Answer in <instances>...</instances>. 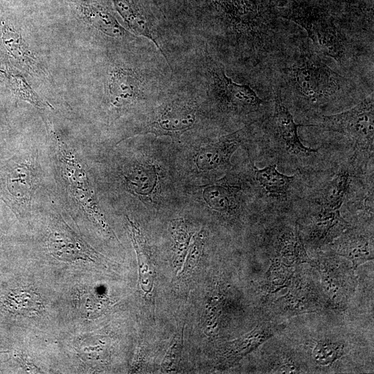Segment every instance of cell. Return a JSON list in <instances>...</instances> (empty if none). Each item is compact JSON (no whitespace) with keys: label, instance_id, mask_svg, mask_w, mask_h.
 <instances>
[{"label":"cell","instance_id":"cell-5","mask_svg":"<svg viewBox=\"0 0 374 374\" xmlns=\"http://www.w3.org/2000/svg\"><path fill=\"white\" fill-rule=\"evenodd\" d=\"M195 118L196 107L192 101L174 99L159 107L141 134L179 136L193 127Z\"/></svg>","mask_w":374,"mask_h":374},{"label":"cell","instance_id":"cell-9","mask_svg":"<svg viewBox=\"0 0 374 374\" xmlns=\"http://www.w3.org/2000/svg\"><path fill=\"white\" fill-rule=\"evenodd\" d=\"M270 124L277 141L288 154L305 157L317 152L301 143L298 134V127L301 125L295 123L292 114L283 103L279 95L276 97Z\"/></svg>","mask_w":374,"mask_h":374},{"label":"cell","instance_id":"cell-19","mask_svg":"<svg viewBox=\"0 0 374 374\" xmlns=\"http://www.w3.org/2000/svg\"><path fill=\"white\" fill-rule=\"evenodd\" d=\"M255 179L259 186L269 196L286 199L287 193L293 184L294 175H287L279 172L276 164L262 168L253 166Z\"/></svg>","mask_w":374,"mask_h":374},{"label":"cell","instance_id":"cell-27","mask_svg":"<svg viewBox=\"0 0 374 374\" xmlns=\"http://www.w3.org/2000/svg\"><path fill=\"white\" fill-rule=\"evenodd\" d=\"M211 193V203L217 210L228 212L235 207L234 194L227 187L215 186Z\"/></svg>","mask_w":374,"mask_h":374},{"label":"cell","instance_id":"cell-22","mask_svg":"<svg viewBox=\"0 0 374 374\" xmlns=\"http://www.w3.org/2000/svg\"><path fill=\"white\" fill-rule=\"evenodd\" d=\"M48 247L53 256L62 260L85 259L83 247L75 240L62 232H52L48 239Z\"/></svg>","mask_w":374,"mask_h":374},{"label":"cell","instance_id":"cell-23","mask_svg":"<svg viewBox=\"0 0 374 374\" xmlns=\"http://www.w3.org/2000/svg\"><path fill=\"white\" fill-rule=\"evenodd\" d=\"M6 75L8 85L14 95L20 100L27 101L38 107H43L44 103L35 93L23 75L10 66L6 68Z\"/></svg>","mask_w":374,"mask_h":374},{"label":"cell","instance_id":"cell-3","mask_svg":"<svg viewBox=\"0 0 374 374\" xmlns=\"http://www.w3.org/2000/svg\"><path fill=\"white\" fill-rule=\"evenodd\" d=\"M286 18L301 26L321 53L340 60L345 51L344 37L331 19L319 8L299 5L291 8Z\"/></svg>","mask_w":374,"mask_h":374},{"label":"cell","instance_id":"cell-24","mask_svg":"<svg viewBox=\"0 0 374 374\" xmlns=\"http://www.w3.org/2000/svg\"><path fill=\"white\" fill-rule=\"evenodd\" d=\"M131 224V229L132 232V239L133 243L137 253L139 266V273L141 279V284L143 283L145 285H148L152 287L153 281V277L151 274L148 271V268L150 265L149 256H148L147 251L145 250V244L142 240V238L140 233V231L138 228L130 220ZM151 288V287H150Z\"/></svg>","mask_w":374,"mask_h":374},{"label":"cell","instance_id":"cell-7","mask_svg":"<svg viewBox=\"0 0 374 374\" xmlns=\"http://www.w3.org/2000/svg\"><path fill=\"white\" fill-rule=\"evenodd\" d=\"M212 87L220 103L229 110L238 114L257 111L262 101L247 84L235 82L226 75L222 64L215 63L211 71Z\"/></svg>","mask_w":374,"mask_h":374},{"label":"cell","instance_id":"cell-15","mask_svg":"<svg viewBox=\"0 0 374 374\" xmlns=\"http://www.w3.org/2000/svg\"><path fill=\"white\" fill-rule=\"evenodd\" d=\"M240 143V131H238L205 145L197 156V166L201 170H208L227 164Z\"/></svg>","mask_w":374,"mask_h":374},{"label":"cell","instance_id":"cell-20","mask_svg":"<svg viewBox=\"0 0 374 374\" xmlns=\"http://www.w3.org/2000/svg\"><path fill=\"white\" fill-rule=\"evenodd\" d=\"M274 334L271 324H261L242 337L232 341L225 353V357L229 361H235L249 353Z\"/></svg>","mask_w":374,"mask_h":374},{"label":"cell","instance_id":"cell-21","mask_svg":"<svg viewBox=\"0 0 374 374\" xmlns=\"http://www.w3.org/2000/svg\"><path fill=\"white\" fill-rule=\"evenodd\" d=\"M350 175L346 169L339 170L322 190L318 202L320 208L340 210L349 188Z\"/></svg>","mask_w":374,"mask_h":374},{"label":"cell","instance_id":"cell-8","mask_svg":"<svg viewBox=\"0 0 374 374\" xmlns=\"http://www.w3.org/2000/svg\"><path fill=\"white\" fill-rule=\"evenodd\" d=\"M314 267L319 271L322 285L332 304L343 305L354 291L355 277L351 270L332 258H320Z\"/></svg>","mask_w":374,"mask_h":374},{"label":"cell","instance_id":"cell-25","mask_svg":"<svg viewBox=\"0 0 374 374\" xmlns=\"http://www.w3.org/2000/svg\"><path fill=\"white\" fill-rule=\"evenodd\" d=\"M344 345L330 341H319L313 350L316 362L321 365L332 364L344 353Z\"/></svg>","mask_w":374,"mask_h":374},{"label":"cell","instance_id":"cell-12","mask_svg":"<svg viewBox=\"0 0 374 374\" xmlns=\"http://www.w3.org/2000/svg\"><path fill=\"white\" fill-rule=\"evenodd\" d=\"M143 81L131 69L118 67L112 71L109 83L110 101L116 107L132 103L142 93Z\"/></svg>","mask_w":374,"mask_h":374},{"label":"cell","instance_id":"cell-1","mask_svg":"<svg viewBox=\"0 0 374 374\" xmlns=\"http://www.w3.org/2000/svg\"><path fill=\"white\" fill-rule=\"evenodd\" d=\"M288 79L299 96L320 105L335 96L345 79L317 57L303 56L288 69Z\"/></svg>","mask_w":374,"mask_h":374},{"label":"cell","instance_id":"cell-32","mask_svg":"<svg viewBox=\"0 0 374 374\" xmlns=\"http://www.w3.org/2000/svg\"><path fill=\"white\" fill-rule=\"evenodd\" d=\"M153 1V3L158 7V8H160L159 6V4L157 1V0H152Z\"/></svg>","mask_w":374,"mask_h":374},{"label":"cell","instance_id":"cell-13","mask_svg":"<svg viewBox=\"0 0 374 374\" xmlns=\"http://www.w3.org/2000/svg\"><path fill=\"white\" fill-rule=\"evenodd\" d=\"M116 11L125 21L129 27L136 34L151 40L165 57L166 54L158 43L149 20L148 10L142 0H112Z\"/></svg>","mask_w":374,"mask_h":374},{"label":"cell","instance_id":"cell-6","mask_svg":"<svg viewBox=\"0 0 374 374\" xmlns=\"http://www.w3.org/2000/svg\"><path fill=\"white\" fill-rule=\"evenodd\" d=\"M61 171L77 202L95 220L103 218L87 173L77 156L62 141H57Z\"/></svg>","mask_w":374,"mask_h":374},{"label":"cell","instance_id":"cell-16","mask_svg":"<svg viewBox=\"0 0 374 374\" xmlns=\"http://www.w3.org/2000/svg\"><path fill=\"white\" fill-rule=\"evenodd\" d=\"M348 225L341 216L340 210L319 208L312 217L309 238L316 244H324L339 236Z\"/></svg>","mask_w":374,"mask_h":374},{"label":"cell","instance_id":"cell-14","mask_svg":"<svg viewBox=\"0 0 374 374\" xmlns=\"http://www.w3.org/2000/svg\"><path fill=\"white\" fill-rule=\"evenodd\" d=\"M334 252L351 261L353 269L373 259V240L358 232L348 231L339 235L332 244Z\"/></svg>","mask_w":374,"mask_h":374},{"label":"cell","instance_id":"cell-30","mask_svg":"<svg viewBox=\"0 0 374 374\" xmlns=\"http://www.w3.org/2000/svg\"><path fill=\"white\" fill-rule=\"evenodd\" d=\"M288 0H269V2L275 6L283 7L287 5Z\"/></svg>","mask_w":374,"mask_h":374},{"label":"cell","instance_id":"cell-10","mask_svg":"<svg viewBox=\"0 0 374 374\" xmlns=\"http://www.w3.org/2000/svg\"><path fill=\"white\" fill-rule=\"evenodd\" d=\"M318 294L305 277L296 276L293 278L287 294L278 300L275 305L280 313L291 315L315 312L323 305Z\"/></svg>","mask_w":374,"mask_h":374},{"label":"cell","instance_id":"cell-26","mask_svg":"<svg viewBox=\"0 0 374 374\" xmlns=\"http://www.w3.org/2000/svg\"><path fill=\"white\" fill-rule=\"evenodd\" d=\"M289 267L282 264L277 260L271 264L267 277V286L270 292H276L287 285L292 277Z\"/></svg>","mask_w":374,"mask_h":374},{"label":"cell","instance_id":"cell-11","mask_svg":"<svg viewBox=\"0 0 374 374\" xmlns=\"http://www.w3.org/2000/svg\"><path fill=\"white\" fill-rule=\"evenodd\" d=\"M72 7L85 21L113 37H123L127 33L109 7L97 0H70Z\"/></svg>","mask_w":374,"mask_h":374},{"label":"cell","instance_id":"cell-29","mask_svg":"<svg viewBox=\"0 0 374 374\" xmlns=\"http://www.w3.org/2000/svg\"><path fill=\"white\" fill-rule=\"evenodd\" d=\"M7 11L6 10V8L0 4V27L1 26L2 22L5 20V19L8 16L6 15Z\"/></svg>","mask_w":374,"mask_h":374},{"label":"cell","instance_id":"cell-31","mask_svg":"<svg viewBox=\"0 0 374 374\" xmlns=\"http://www.w3.org/2000/svg\"><path fill=\"white\" fill-rule=\"evenodd\" d=\"M5 75H6V70L2 68L0 63V76L5 78Z\"/></svg>","mask_w":374,"mask_h":374},{"label":"cell","instance_id":"cell-17","mask_svg":"<svg viewBox=\"0 0 374 374\" xmlns=\"http://www.w3.org/2000/svg\"><path fill=\"white\" fill-rule=\"evenodd\" d=\"M276 260L287 267L301 263L315 265L305 251L296 226L288 227L280 233L276 244Z\"/></svg>","mask_w":374,"mask_h":374},{"label":"cell","instance_id":"cell-28","mask_svg":"<svg viewBox=\"0 0 374 374\" xmlns=\"http://www.w3.org/2000/svg\"><path fill=\"white\" fill-rule=\"evenodd\" d=\"M5 150V138L3 136V130H1V124L0 121V160L5 159L3 152Z\"/></svg>","mask_w":374,"mask_h":374},{"label":"cell","instance_id":"cell-2","mask_svg":"<svg viewBox=\"0 0 374 374\" xmlns=\"http://www.w3.org/2000/svg\"><path fill=\"white\" fill-rule=\"evenodd\" d=\"M373 94L353 107L335 114L323 116L318 124L310 125L348 136L355 147L373 153L374 136Z\"/></svg>","mask_w":374,"mask_h":374},{"label":"cell","instance_id":"cell-18","mask_svg":"<svg viewBox=\"0 0 374 374\" xmlns=\"http://www.w3.org/2000/svg\"><path fill=\"white\" fill-rule=\"evenodd\" d=\"M8 16L0 27V51L5 57L19 65L30 63V51L21 33Z\"/></svg>","mask_w":374,"mask_h":374},{"label":"cell","instance_id":"cell-4","mask_svg":"<svg viewBox=\"0 0 374 374\" xmlns=\"http://www.w3.org/2000/svg\"><path fill=\"white\" fill-rule=\"evenodd\" d=\"M34 172L30 159L16 153L0 160V199L15 213L30 205L34 189Z\"/></svg>","mask_w":374,"mask_h":374}]
</instances>
